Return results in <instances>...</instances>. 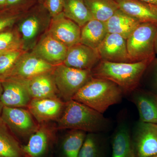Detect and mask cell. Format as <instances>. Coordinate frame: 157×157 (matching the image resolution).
I'll list each match as a JSON object with an SVG mask.
<instances>
[{
    "label": "cell",
    "instance_id": "cell-18",
    "mask_svg": "<svg viewBox=\"0 0 157 157\" xmlns=\"http://www.w3.org/2000/svg\"><path fill=\"white\" fill-rule=\"evenodd\" d=\"M52 72L23 80L32 99L59 98Z\"/></svg>",
    "mask_w": 157,
    "mask_h": 157
},
{
    "label": "cell",
    "instance_id": "cell-32",
    "mask_svg": "<svg viewBox=\"0 0 157 157\" xmlns=\"http://www.w3.org/2000/svg\"><path fill=\"white\" fill-rule=\"evenodd\" d=\"M65 2V0H45L44 5L52 17L63 12Z\"/></svg>",
    "mask_w": 157,
    "mask_h": 157
},
{
    "label": "cell",
    "instance_id": "cell-8",
    "mask_svg": "<svg viewBox=\"0 0 157 157\" xmlns=\"http://www.w3.org/2000/svg\"><path fill=\"white\" fill-rule=\"evenodd\" d=\"M132 143L135 157H151L157 155V124L139 121Z\"/></svg>",
    "mask_w": 157,
    "mask_h": 157
},
{
    "label": "cell",
    "instance_id": "cell-11",
    "mask_svg": "<svg viewBox=\"0 0 157 157\" xmlns=\"http://www.w3.org/2000/svg\"><path fill=\"white\" fill-rule=\"evenodd\" d=\"M68 49L67 46L47 32L30 52L48 63L56 66L63 63Z\"/></svg>",
    "mask_w": 157,
    "mask_h": 157
},
{
    "label": "cell",
    "instance_id": "cell-41",
    "mask_svg": "<svg viewBox=\"0 0 157 157\" xmlns=\"http://www.w3.org/2000/svg\"><path fill=\"white\" fill-rule=\"evenodd\" d=\"M155 95L156 98V99L157 100V94H155Z\"/></svg>",
    "mask_w": 157,
    "mask_h": 157
},
{
    "label": "cell",
    "instance_id": "cell-31",
    "mask_svg": "<svg viewBox=\"0 0 157 157\" xmlns=\"http://www.w3.org/2000/svg\"><path fill=\"white\" fill-rule=\"evenodd\" d=\"M38 3V0H7L6 9L24 13Z\"/></svg>",
    "mask_w": 157,
    "mask_h": 157
},
{
    "label": "cell",
    "instance_id": "cell-13",
    "mask_svg": "<svg viewBox=\"0 0 157 157\" xmlns=\"http://www.w3.org/2000/svg\"><path fill=\"white\" fill-rule=\"evenodd\" d=\"M48 32L68 48L80 43L81 27L63 12L52 18Z\"/></svg>",
    "mask_w": 157,
    "mask_h": 157
},
{
    "label": "cell",
    "instance_id": "cell-20",
    "mask_svg": "<svg viewBox=\"0 0 157 157\" xmlns=\"http://www.w3.org/2000/svg\"><path fill=\"white\" fill-rule=\"evenodd\" d=\"M105 23L108 33L118 34L127 39L141 23L119 9Z\"/></svg>",
    "mask_w": 157,
    "mask_h": 157
},
{
    "label": "cell",
    "instance_id": "cell-38",
    "mask_svg": "<svg viewBox=\"0 0 157 157\" xmlns=\"http://www.w3.org/2000/svg\"><path fill=\"white\" fill-rule=\"evenodd\" d=\"M45 0H38V2L40 4H44L45 2Z\"/></svg>",
    "mask_w": 157,
    "mask_h": 157
},
{
    "label": "cell",
    "instance_id": "cell-7",
    "mask_svg": "<svg viewBox=\"0 0 157 157\" xmlns=\"http://www.w3.org/2000/svg\"><path fill=\"white\" fill-rule=\"evenodd\" d=\"M0 118L17 139L28 140L39 126L27 108L4 107Z\"/></svg>",
    "mask_w": 157,
    "mask_h": 157
},
{
    "label": "cell",
    "instance_id": "cell-16",
    "mask_svg": "<svg viewBox=\"0 0 157 157\" xmlns=\"http://www.w3.org/2000/svg\"><path fill=\"white\" fill-rule=\"evenodd\" d=\"M100 61L97 49L79 43L68 48L63 64L78 70H91Z\"/></svg>",
    "mask_w": 157,
    "mask_h": 157
},
{
    "label": "cell",
    "instance_id": "cell-2",
    "mask_svg": "<svg viewBox=\"0 0 157 157\" xmlns=\"http://www.w3.org/2000/svg\"><path fill=\"white\" fill-rule=\"evenodd\" d=\"M151 62L112 63L101 61L91 70L92 74L94 78L113 82L123 93H130L136 89Z\"/></svg>",
    "mask_w": 157,
    "mask_h": 157
},
{
    "label": "cell",
    "instance_id": "cell-30",
    "mask_svg": "<svg viewBox=\"0 0 157 157\" xmlns=\"http://www.w3.org/2000/svg\"><path fill=\"white\" fill-rule=\"evenodd\" d=\"M24 13L8 9L0 11V33L14 27Z\"/></svg>",
    "mask_w": 157,
    "mask_h": 157
},
{
    "label": "cell",
    "instance_id": "cell-39",
    "mask_svg": "<svg viewBox=\"0 0 157 157\" xmlns=\"http://www.w3.org/2000/svg\"><path fill=\"white\" fill-rule=\"evenodd\" d=\"M0 52V55L2 54V53H4V52Z\"/></svg>",
    "mask_w": 157,
    "mask_h": 157
},
{
    "label": "cell",
    "instance_id": "cell-3",
    "mask_svg": "<svg viewBox=\"0 0 157 157\" xmlns=\"http://www.w3.org/2000/svg\"><path fill=\"white\" fill-rule=\"evenodd\" d=\"M122 90L112 81L93 77L74 95L72 100L84 104L100 113L121 100Z\"/></svg>",
    "mask_w": 157,
    "mask_h": 157
},
{
    "label": "cell",
    "instance_id": "cell-21",
    "mask_svg": "<svg viewBox=\"0 0 157 157\" xmlns=\"http://www.w3.org/2000/svg\"><path fill=\"white\" fill-rule=\"evenodd\" d=\"M22 146L0 118V157H25Z\"/></svg>",
    "mask_w": 157,
    "mask_h": 157
},
{
    "label": "cell",
    "instance_id": "cell-15",
    "mask_svg": "<svg viewBox=\"0 0 157 157\" xmlns=\"http://www.w3.org/2000/svg\"><path fill=\"white\" fill-rule=\"evenodd\" d=\"M2 82L4 107L27 108L32 98L24 81L9 78Z\"/></svg>",
    "mask_w": 157,
    "mask_h": 157
},
{
    "label": "cell",
    "instance_id": "cell-17",
    "mask_svg": "<svg viewBox=\"0 0 157 157\" xmlns=\"http://www.w3.org/2000/svg\"><path fill=\"white\" fill-rule=\"evenodd\" d=\"M119 9L140 23L157 24V6L140 0H115Z\"/></svg>",
    "mask_w": 157,
    "mask_h": 157
},
{
    "label": "cell",
    "instance_id": "cell-23",
    "mask_svg": "<svg viewBox=\"0 0 157 157\" xmlns=\"http://www.w3.org/2000/svg\"><path fill=\"white\" fill-rule=\"evenodd\" d=\"M111 157H135L132 137L126 125H121L116 131L112 139Z\"/></svg>",
    "mask_w": 157,
    "mask_h": 157
},
{
    "label": "cell",
    "instance_id": "cell-22",
    "mask_svg": "<svg viewBox=\"0 0 157 157\" xmlns=\"http://www.w3.org/2000/svg\"><path fill=\"white\" fill-rule=\"evenodd\" d=\"M140 117V121L157 124V100L155 95L142 92L134 98Z\"/></svg>",
    "mask_w": 157,
    "mask_h": 157
},
{
    "label": "cell",
    "instance_id": "cell-19",
    "mask_svg": "<svg viewBox=\"0 0 157 157\" xmlns=\"http://www.w3.org/2000/svg\"><path fill=\"white\" fill-rule=\"evenodd\" d=\"M108 33L105 22L91 20L81 28L80 43L97 49Z\"/></svg>",
    "mask_w": 157,
    "mask_h": 157
},
{
    "label": "cell",
    "instance_id": "cell-36",
    "mask_svg": "<svg viewBox=\"0 0 157 157\" xmlns=\"http://www.w3.org/2000/svg\"><path fill=\"white\" fill-rule=\"evenodd\" d=\"M140 1L157 6V0H140Z\"/></svg>",
    "mask_w": 157,
    "mask_h": 157
},
{
    "label": "cell",
    "instance_id": "cell-27",
    "mask_svg": "<svg viewBox=\"0 0 157 157\" xmlns=\"http://www.w3.org/2000/svg\"><path fill=\"white\" fill-rule=\"evenodd\" d=\"M104 146L96 133H88L78 153V157H103Z\"/></svg>",
    "mask_w": 157,
    "mask_h": 157
},
{
    "label": "cell",
    "instance_id": "cell-28",
    "mask_svg": "<svg viewBox=\"0 0 157 157\" xmlns=\"http://www.w3.org/2000/svg\"><path fill=\"white\" fill-rule=\"evenodd\" d=\"M22 49L21 37L14 25L0 33V52Z\"/></svg>",
    "mask_w": 157,
    "mask_h": 157
},
{
    "label": "cell",
    "instance_id": "cell-6",
    "mask_svg": "<svg viewBox=\"0 0 157 157\" xmlns=\"http://www.w3.org/2000/svg\"><path fill=\"white\" fill-rule=\"evenodd\" d=\"M59 97L66 102L72 100L86 83L93 78L91 70H81L61 64L52 71Z\"/></svg>",
    "mask_w": 157,
    "mask_h": 157
},
{
    "label": "cell",
    "instance_id": "cell-5",
    "mask_svg": "<svg viewBox=\"0 0 157 157\" xmlns=\"http://www.w3.org/2000/svg\"><path fill=\"white\" fill-rule=\"evenodd\" d=\"M157 24L141 23L126 39L131 62H151L155 59V40Z\"/></svg>",
    "mask_w": 157,
    "mask_h": 157
},
{
    "label": "cell",
    "instance_id": "cell-29",
    "mask_svg": "<svg viewBox=\"0 0 157 157\" xmlns=\"http://www.w3.org/2000/svg\"><path fill=\"white\" fill-rule=\"evenodd\" d=\"M25 52L19 49L6 52L0 55V81L9 78L20 57Z\"/></svg>",
    "mask_w": 157,
    "mask_h": 157
},
{
    "label": "cell",
    "instance_id": "cell-35",
    "mask_svg": "<svg viewBox=\"0 0 157 157\" xmlns=\"http://www.w3.org/2000/svg\"><path fill=\"white\" fill-rule=\"evenodd\" d=\"M7 0H0V11L6 9Z\"/></svg>",
    "mask_w": 157,
    "mask_h": 157
},
{
    "label": "cell",
    "instance_id": "cell-9",
    "mask_svg": "<svg viewBox=\"0 0 157 157\" xmlns=\"http://www.w3.org/2000/svg\"><path fill=\"white\" fill-rule=\"evenodd\" d=\"M55 67L30 51L25 52L20 57L9 78L27 80L43 73L51 72Z\"/></svg>",
    "mask_w": 157,
    "mask_h": 157
},
{
    "label": "cell",
    "instance_id": "cell-26",
    "mask_svg": "<svg viewBox=\"0 0 157 157\" xmlns=\"http://www.w3.org/2000/svg\"><path fill=\"white\" fill-rule=\"evenodd\" d=\"M86 132L71 130L64 138L62 150L65 157H78L86 137Z\"/></svg>",
    "mask_w": 157,
    "mask_h": 157
},
{
    "label": "cell",
    "instance_id": "cell-1",
    "mask_svg": "<svg viewBox=\"0 0 157 157\" xmlns=\"http://www.w3.org/2000/svg\"><path fill=\"white\" fill-rule=\"evenodd\" d=\"M56 122L57 130H80L94 133L105 131L109 123L102 113L73 100L66 102L63 111Z\"/></svg>",
    "mask_w": 157,
    "mask_h": 157
},
{
    "label": "cell",
    "instance_id": "cell-14",
    "mask_svg": "<svg viewBox=\"0 0 157 157\" xmlns=\"http://www.w3.org/2000/svg\"><path fill=\"white\" fill-rule=\"evenodd\" d=\"M97 50L101 61L132 63L128 53L126 39L118 34H107Z\"/></svg>",
    "mask_w": 157,
    "mask_h": 157
},
{
    "label": "cell",
    "instance_id": "cell-40",
    "mask_svg": "<svg viewBox=\"0 0 157 157\" xmlns=\"http://www.w3.org/2000/svg\"><path fill=\"white\" fill-rule=\"evenodd\" d=\"M151 157H157V155H156L154 156Z\"/></svg>",
    "mask_w": 157,
    "mask_h": 157
},
{
    "label": "cell",
    "instance_id": "cell-33",
    "mask_svg": "<svg viewBox=\"0 0 157 157\" xmlns=\"http://www.w3.org/2000/svg\"><path fill=\"white\" fill-rule=\"evenodd\" d=\"M151 64L152 66L153 84L157 90V59H155Z\"/></svg>",
    "mask_w": 157,
    "mask_h": 157
},
{
    "label": "cell",
    "instance_id": "cell-12",
    "mask_svg": "<svg viewBox=\"0 0 157 157\" xmlns=\"http://www.w3.org/2000/svg\"><path fill=\"white\" fill-rule=\"evenodd\" d=\"M66 102L59 98L33 99L27 108L38 123L57 121L61 116Z\"/></svg>",
    "mask_w": 157,
    "mask_h": 157
},
{
    "label": "cell",
    "instance_id": "cell-4",
    "mask_svg": "<svg viewBox=\"0 0 157 157\" xmlns=\"http://www.w3.org/2000/svg\"><path fill=\"white\" fill-rule=\"evenodd\" d=\"M52 16L44 4L38 3L23 13L15 24L21 37L22 49L31 51L50 26Z\"/></svg>",
    "mask_w": 157,
    "mask_h": 157
},
{
    "label": "cell",
    "instance_id": "cell-10",
    "mask_svg": "<svg viewBox=\"0 0 157 157\" xmlns=\"http://www.w3.org/2000/svg\"><path fill=\"white\" fill-rule=\"evenodd\" d=\"M56 125L49 123L39 124V128L31 135L25 145L22 146L25 157H44L55 139Z\"/></svg>",
    "mask_w": 157,
    "mask_h": 157
},
{
    "label": "cell",
    "instance_id": "cell-24",
    "mask_svg": "<svg viewBox=\"0 0 157 157\" xmlns=\"http://www.w3.org/2000/svg\"><path fill=\"white\" fill-rule=\"evenodd\" d=\"M63 13L81 28L94 19L84 0H65Z\"/></svg>",
    "mask_w": 157,
    "mask_h": 157
},
{
    "label": "cell",
    "instance_id": "cell-25",
    "mask_svg": "<svg viewBox=\"0 0 157 157\" xmlns=\"http://www.w3.org/2000/svg\"><path fill=\"white\" fill-rule=\"evenodd\" d=\"M94 19L106 22L119 9L115 0H84Z\"/></svg>",
    "mask_w": 157,
    "mask_h": 157
},
{
    "label": "cell",
    "instance_id": "cell-34",
    "mask_svg": "<svg viewBox=\"0 0 157 157\" xmlns=\"http://www.w3.org/2000/svg\"><path fill=\"white\" fill-rule=\"evenodd\" d=\"M3 93V87L2 86V82L0 81V117H1V114H2V111L3 107V104L2 102V94Z\"/></svg>",
    "mask_w": 157,
    "mask_h": 157
},
{
    "label": "cell",
    "instance_id": "cell-37",
    "mask_svg": "<svg viewBox=\"0 0 157 157\" xmlns=\"http://www.w3.org/2000/svg\"><path fill=\"white\" fill-rule=\"evenodd\" d=\"M155 53L157 54V29L155 37Z\"/></svg>",
    "mask_w": 157,
    "mask_h": 157
}]
</instances>
